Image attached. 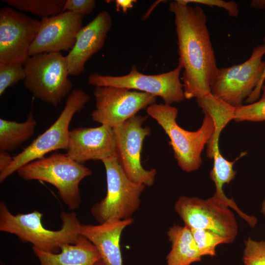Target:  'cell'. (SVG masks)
Returning a JSON list of instances; mask_svg holds the SVG:
<instances>
[{"label":"cell","mask_w":265,"mask_h":265,"mask_svg":"<svg viewBox=\"0 0 265 265\" xmlns=\"http://www.w3.org/2000/svg\"><path fill=\"white\" fill-rule=\"evenodd\" d=\"M40 265H94L101 260L95 246L86 238L80 235L74 244H65L60 252L53 253L32 247Z\"/></svg>","instance_id":"cell-18"},{"label":"cell","mask_w":265,"mask_h":265,"mask_svg":"<svg viewBox=\"0 0 265 265\" xmlns=\"http://www.w3.org/2000/svg\"><path fill=\"white\" fill-rule=\"evenodd\" d=\"M25 87L36 98L57 106L73 87L67 62L60 53L30 56L24 63Z\"/></svg>","instance_id":"cell-5"},{"label":"cell","mask_w":265,"mask_h":265,"mask_svg":"<svg viewBox=\"0 0 265 265\" xmlns=\"http://www.w3.org/2000/svg\"><path fill=\"white\" fill-rule=\"evenodd\" d=\"M133 221L130 218L109 220L98 225L81 223L80 234L95 246L104 265H123L120 238L123 231Z\"/></svg>","instance_id":"cell-17"},{"label":"cell","mask_w":265,"mask_h":265,"mask_svg":"<svg viewBox=\"0 0 265 265\" xmlns=\"http://www.w3.org/2000/svg\"><path fill=\"white\" fill-rule=\"evenodd\" d=\"M83 18L81 14L65 11L41 18L39 30L29 49V56L71 50L83 27Z\"/></svg>","instance_id":"cell-14"},{"label":"cell","mask_w":265,"mask_h":265,"mask_svg":"<svg viewBox=\"0 0 265 265\" xmlns=\"http://www.w3.org/2000/svg\"><path fill=\"white\" fill-rule=\"evenodd\" d=\"M174 208L185 226L190 229L213 231L225 238L227 244L236 239L238 225L234 213L228 206L212 197L205 200L181 196Z\"/></svg>","instance_id":"cell-10"},{"label":"cell","mask_w":265,"mask_h":265,"mask_svg":"<svg viewBox=\"0 0 265 265\" xmlns=\"http://www.w3.org/2000/svg\"><path fill=\"white\" fill-rule=\"evenodd\" d=\"M40 21L10 7L0 10V62L24 63L39 30Z\"/></svg>","instance_id":"cell-13"},{"label":"cell","mask_w":265,"mask_h":265,"mask_svg":"<svg viewBox=\"0 0 265 265\" xmlns=\"http://www.w3.org/2000/svg\"><path fill=\"white\" fill-rule=\"evenodd\" d=\"M102 162L106 172V194L93 206L92 215L99 224L132 218L140 207V196L146 186L129 179L115 156Z\"/></svg>","instance_id":"cell-7"},{"label":"cell","mask_w":265,"mask_h":265,"mask_svg":"<svg viewBox=\"0 0 265 265\" xmlns=\"http://www.w3.org/2000/svg\"><path fill=\"white\" fill-rule=\"evenodd\" d=\"M90 96L81 89H75L68 96L65 105L55 121L21 153L14 157L9 166L0 172V182L4 181L21 167L44 158L47 154L59 149L66 150L70 123L74 115L80 112Z\"/></svg>","instance_id":"cell-6"},{"label":"cell","mask_w":265,"mask_h":265,"mask_svg":"<svg viewBox=\"0 0 265 265\" xmlns=\"http://www.w3.org/2000/svg\"><path fill=\"white\" fill-rule=\"evenodd\" d=\"M13 160L8 152L0 151V172L5 170L11 164Z\"/></svg>","instance_id":"cell-30"},{"label":"cell","mask_w":265,"mask_h":265,"mask_svg":"<svg viewBox=\"0 0 265 265\" xmlns=\"http://www.w3.org/2000/svg\"><path fill=\"white\" fill-rule=\"evenodd\" d=\"M112 25L109 13L102 10L82 27L74 47L65 56L69 75L78 76L82 73L86 61L104 46Z\"/></svg>","instance_id":"cell-16"},{"label":"cell","mask_w":265,"mask_h":265,"mask_svg":"<svg viewBox=\"0 0 265 265\" xmlns=\"http://www.w3.org/2000/svg\"><path fill=\"white\" fill-rule=\"evenodd\" d=\"M186 4L195 3L206 5L211 7H217L226 10L229 16L237 17L238 15L239 9L238 4L234 1H226L222 0H180Z\"/></svg>","instance_id":"cell-27"},{"label":"cell","mask_w":265,"mask_h":265,"mask_svg":"<svg viewBox=\"0 0 265 265\" xmlns=\"http://www.w3.org/2000/svg\"><path fill=\"white\" fill-rule=\"evenodd\" d=\"M94 265H104L103 261L101 260L97 262Z\"/></svg>","instance_id":"cell-34"},{"label":"cell","mask_w":265,"mask_h":265,"mask_svg":"<svg viewBox=\"0 0 265 265\" xmlns=\"http://www.w3.org/2000/svg\"><path fill=\"white\" fill-rule=\"evenodd\" d=\"M26 77L24 64L20 62H0V95L9 87L15 85Z\"/></svg>","instance_id":"cell-25"},{"label":"cell","mask_w":265,"mask_h":265,"mask_svg":"<svg viewBox=\"0 0 265 265\" xmlns=\"http://www.w3.org/2000/svg\"><path fill=\"white\" fill-rule=\"evenodd\" d=\"M114 130L105 125L95 128L81 127L70 131L67 155L83 164L90 160L104 159L114 156Z\"/></svg>","instance_id":"cell-15"},{"label":"cell","mask_w":265,"mask_h":265,"mask_svg":"<svg viewBox=\"0 0 265 265\" xmlns=\"http://www.w3.org/2000/svg\"><path fill=\"white\" fill-rule=\"evenodd\" d=\"M250 5L254 8L262 9L265 8V0H253L251 1Z\"/></svg>","instance_id":"cell-32"},{"label":"cell","mask_w":265,"mask_h":265,"mask_svg":"<svg viewBox=\"0 0 265 265\" xmlns=\"http://www.w3.org/2000/svg\"><path fill=\"white\" fill-rule=\"evenodd\" d=\"M265 43V38H264ZM265 80V68L262 78L257 87L255 88L250 96L245 101L244 103L249 104L257 101L260 96L262 87Z\"/></svg>","instance_id":"cell-29"},{"label":"cell","mask_w":265,"mask_h":265,"mask_svg":"<svg viewBox=\"0 0 265 265\" xmlns=\"http://www.w3.org/2000/svg\"><path fill=\"white\" fill-rule=\"evenodd\" d=\"M37 122L30 112L26 121L17 122L0 119V151H11L34 133Z\"/></svg>","instance_id":"cell-21"},{"label":"cell","mask_w":265,"mask_h":265,"mask_svg":"<svg viewBox=\"0 0 265 265\" xmlns=\"http://www.w3.org/2000/svg\"><path fill=\"white\" fill-rule=\"evenodd\" d=\"M171 249L166 257V265H190L202 259L190 229L174 224L167 232Z\"/></svg>","instance_id":"cell-19"},{"label":"cell","mask_w":265,"mask_h":265,"mask_svg":"<svg viewBox=\"0 0 265 265\" xmlns=\"http://www.w3.org/2000/svg\"><path fill=\"white\" fill-rule=\"evenodd\" d=\"M9 5L42 18L62 12L66 0H3Z\"/></svg>","instance_id":"cell-22"},{"label":"cell","mask_w":265,"mask_h":265,"mask_svg":"<svg viewBox=\"0 0 265 265\" xmlns=\"http://www.w3.org/2000/svg\"><path fill=\"white\" fill-rule=\"evenodd\" d=\"M43 214L37 210L13 214L3 202L0 203V231L14 234L25 242L41 250L57 253L65 244H74L80 234L81 223L75 212H62L60 229L50 230L42 222Z\"/></svg>","instance_id":"cell-2"},{"label":"cell","mask_w":265,"mask_h":265,"mask_svg":"<svg viewBox=\"0 0 265 265\" xmlns=\"http://www.w3.org/2000/svg\"><path fill=\"white\" fill-rule=\"evenodd\" d=\"M147 118L145 116L135 115L120 126L113 128L115 139L114 156L129 179L150 186L154 183L156 170L145 169L141 162L143 143L151 133L148 127L143 126Z\"/></svg>","instance_id":"cell-11"},{"label":"cell","mask_w":265,"mask_h":265,"mask_svg":"<svg viewBox=\"0 0 265 265\" xmlns=\"http://www.w3.org/2000/svg\"><path fill=\"white\" fill-rule=\"evenodd\" d=\"M262 95L257 101L235 107L234 120L236 122L265 121V84L262 87Z\"/></svg>","instance_id":"cell-24"},{"label":"cell","mask_w":265,"mask_h":265,"mask_svg":"<svg viewBox=\"0 0 265 265\" xmlns=\"http://www.w3.org/2000/svg\"><path fill=\"white\" fill-rule=\"evenodd\" d=\"M261 212L265 216V199H264V201L263 202V203H262Z\"/></svg>","instance_id":"cell-33"},{"label":"cell","mask_w":265,"mask_h":265,"mask_svg":"<svg viewBox=\"0 0 265 265\" xmlns=\"http://www.w3.org/2000/svg\"><path fill=\"white\" fill-rule=\"evenodd\" d=\"M169 11L174 15L185 98L197 100L211 93L219 69L206 15L199 6H190L180 0L171 2Z\"/></svg>","instance_id":"cell-1"},{"label":"cell","mask_w":265,"mask_h":265,"mask_svg":"<svg viewBox=\"0 0 265 265\" xmlns=\"http://www.w3.org/2000/svg\"><path fill=\"white\" fill-rule=\"evenodd\" d=\"M93 94L95 108L91 114L92 119L113 129L157 101L152 94L114 86L95 87Z\"/></svg>","instance_id":"cell-12"},{"label":"cell","mask_w":265,"mask_h":265,"mask_svg":"<svg viewBox=\"0 0 265 265\" xmlns=\"http://www.w3.org/2000/svg\"><path fill=\"white\" fill-rule=\"evenodd\" d=\"M243 252L244 265H265V240L257 241L248 238L244 241Z\"/></svg>","instance_id":"cell-26"},{"label":"cell","mask_w":265,"mask_h":265,"mask_svg":"<svg viewBox=\"0 0 265 265\" xmlns=\"http://www.w3.org/2000/svg\"><path fill=\"white\" fill-rule=\"evenodd\" d=\"M135 2V0H117L115 1L117 10L121 9L123 12H126L128 9L132 7L133 3Z\"/></svg>","instance_id":"cell-31"},{"label":"cell","mask_w":265,"mask_h":265,"mask_svg":"<svg viewBox=\"0 0 265 265\" xmlns=\"http://www.w3.org/2000/svg\"><path fill=\"white\" fill-rule=\"evenodd\" d=\"M95 6L94 0H66L62 12H72L84 16L90 14Z\"/></svg>","instance_id":"cell-28"},{"label":"cell","mask_w":265,"mask_h":265,"mask_svg":"<svg viewBox=\"0 0 265 265\" xmlns=\"http://www.w3.org/2000/svg\"><path fill=\"white\" fill-rule=\"evenodd\" d=\"M182 67L178 65L174 69L157 75H146L138 71L135 65L129 73L124 76H112L92 73L88 82L95 87L114 86L134 89L161 97L165 104L180 103L185 98L181 79Z\"/></svg>","instance_id":"cell-9"},{"label":"cell","mask_w":265,"mask_h":265,"mask_svg":"<svg viewBox=\"0 0 265 265\" xmlns=\"http://www.w3.org/2000/svg\"><path fill=\"white\" fill-rule=\"evenodd\" d=\"M16 172L25 180H38L53 186L71 210L77 209L80 204V183L92 173L88 167L73 160L66 154L58 153L30 162Z\"/></svg>","instance_id":"cell-4"},{"label":"cell","mask_w":265,"mask_h":265,"mask_svg":"<svg viewBox=\"0 0 265 265\" xmlns=\"http://www.w3.org/2000/svg\"><path fill=\"white\" fill-rule=\"evenodd\" d=\"M147 114L155 119L169 138V144L180 168L189 173L197 170L202 163L201 154L214 132L213 122L205 113L200 127L188 131L177 123L178 109L167 104H152L146 108Z\"/></svg>","instance_id":"cell-3"},{"label":"cell","mask_w":265,"mask_h":265,"mask_svg":"<svg viewBox=\"0 0 265 265\" xmlns=\"http://www.w3.org/2000/svg\"><path fill=\"white\" fill-rule=\"evenodd\" d=\"M1 265H4V264H1Z\"/></svg>","instance_id":"cell-35"},{"label":"cell","mask_w":265,"mask_h":265,"mask_svg":"<svg viewBox=\"0 0 265 265\" xmlns=\"http://www.w3.org/2000/svg\"><path fill=\"white\" fill-rule=\"evenodd\" d=\"M265 54L264 43L254 48L249 58L244 62L219 68L211 93L234 107L243 105L262 78Z\"/></svg>","instance_id":"cell-8"},{"label":"cell","mask_w":265,"mask_h":265,"mask_svg":"<svg viewBox=\"0 0 265 265\" xmlns=\"http://www.w3.org/2000/svg\"><path fill=\"white\" fill-rule=\"evenodd\" d=\"M196 102L204 113L209 114L214 124V132L207 147L219 143L220 134L226 126L235 118V107L228 104L211 93L198 99Z\"/></svg>","instance_id":"cell-20"},{"label":"cell","mask_w":265,"mask_h":265,"mask_svg":"<svg viewBox=\"0 0 265 265\" xmlns=\"http://www.w3.org/2000/svg\"><path fill=\"white\" fill-rule=\"evenodd\" d=\"M193 238L202 257L216 256V247L220 244H227L225 238L208 230L190 229Z\"/></svg>","instance_id":"cell-23"}]
</instances>
